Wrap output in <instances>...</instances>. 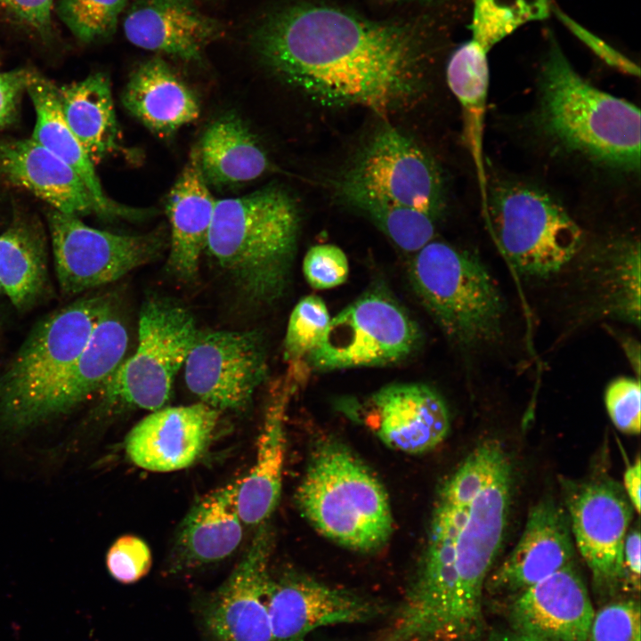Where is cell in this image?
I'll list each match as a JSON object with an SVG mask.
<instances>
[{
  "label": "cell",
  "instance_id": "cell-14",
  "mask_svg": "<svg viewBox=\"0 0 641 641\" xmlns=\"http://www.w3.org/2000/svg\"><path fill=\"white\" fill-rule=\"evenodd\" d=\"M574 545L596 589L614 594L622 575V551L634 508L623 487L608 477L563 485Z\"/></svg>",
  "mask_w": 641,
  "mask_h": 641
},
{
  "label": "cell",
  "instance_id": "cell-30",
  "mask_svg": "<svg viewBox=\"0 0 641 641\" xmlns=\"http://www.w3.org/2000/svg\"><path fill=\"white\" fill-rule=\"evenodd\" d=\"M46 242L42 223L28 214L16 215L0 234V288L20 312L50 292Z\"/></svg>",
  "mask_w": 641,
  "mask_h": 641
},
{
  "label": "cell",
  "instance_id": "cell-32",
  "mask_svg": "<svg viewBox=\"0 0 641 641\" xmlns=\"http://www.w3.org/2000/svg\"><path fill=\"white\" fill-rule=\"evenodd\" d=\"M57 93L66 123L94 165L122 149L110 82L104 73L57 86Z\"/></svg>",
  "mask_w": 641,
  "mask_h": 641
},
{
  "label": "cell",
  "instance_id": "cell-7",
  "mask_svg": "<svg viewBox=\"0 0 641 641\" xmlns=\"http://www.w3.org/2000/svg\"><path fill=\"white\" fill-rule=\"evenodd\" d=\"M408 272L415 295L450 339L478 345L499 335L503 300L475 255L431 240L414 253Z\"/></svg>",
  "mask_w": 641,
  "mask_h": 641
},
{
  "label": "cell",
  "instance_id": "cell-43",
  "mask_svg": "<svg viewBox=\"0 0 641 641\" xmlns=\"http://www.w3.org/2000/svg\"><path fill=\"white\" fill-rule=\"evenodd\" d=\"M30 73L31 71L24 69L0 72V127L13 119L20 97L26 91Z\"/></svg>",
  "mask_w": 641,
  "mask_h": 641
},
{
  "label": "cell",
  "instance_id": "cell-5",
  "mask_svg": "<svg viewBox=\"0 0 641 641\" xmlns=\"http://www.w3.org/2000/svg\"><path fill=\"white\" fill-rule=\"evenodd\" d=\"M300 512L329 540L361 552L383 547L394 527L388 495L346 446L320 442L296 491Z\"/></svg>",
  "mask_w": 641,
  "mask_h": 641
},
{
  "label": "cell",
  "instance_id": "cell-36",
  "mask_svg": "<svg viewBox=\"0 0 641 641\" xmlns=\"http://www.w3.org/2000/svg\"><path fill=\"white\" fill-rule=\"evenodd\" d=\"M127 0H58L56 13L73 36L92 43L111 36Z\"/></svg>",
  "mask_w": 641,
  "mask_h": 641
},
{
  "label": "cell",
  "instance_id": "cell-13",
  "mask_svg": "<svg viewBox=\"0 0 641 641\" xmlns=\"http://www.w3.org/2000/svg\"><path fill=\"white\" fill-rule=\"evenodd\" d=\"M272 532L256 531L242 558L215 591L199 597L194 612L205 641H271L268 594Z\"/></svg>",
  "mask_w": 641,
  "mask_h": 641
},
{
  "label": "cell",
  "instance_id": "cell-8",
  "mask_svg": "<svg viewBox=\"0 0 641 641\" xmlns=\"http://www.w3.org/2000/svg\"><path fill=\"white\" fill-rule=\"evenodd\" d=\"M485 223L502 254L527 278L556 273L582 245V231L566 210L523 183L504 182L488 190Z\"/></svg>",
  "mask_w": 641,
  "mask_h": 641
},
{
  "label": "cell",
  "instance_id": "cell-44",
  "mask_svg": "<svg viewBox=\"0 0 641 641\" xmlns=\"http://www.w3.org/2000/svg\"><path fill=\"white\" fill-rule=\"evenodd\" d=\"M16 18L43 36L51 28L54 0H4Z\"/></svg>",
  "mask_w": 641,
  "mask_h": 641
},
{
  "label": "cell",
  "instance_id": "cell-46",
  "mask_svg": "<svg viewBox=\"0 0 641 641\" xmlns=\"http://www.w3.org/2000/svg\"><path fill=\"white\" fill-rule=\"evenodd\" d=\"M640 458H637L634 464L629 466L623 475V490L630 501L634 511L640 513L641 499H640V480L641 468Z\"/></svg>",
  "mask_w": 641,
  "mask_h": 641
},
{
  "label": "cell",
  "instance_id": "cell-22",
  "mask_svg": "<svg viewBox=\"0 0 641 641\" xmlns=\"http://www.w3.org/2000/svg\"><path fill=\"white\" fill-rule=\"evenodd\" d=\"M137 47L184 61H199L205 47L223 35L221 24L193 0H135L123 23Z\"/></svg>",
  "mask_w": 641,
  "mask_h": 641
},
{
  "label": "cell",
  "instance_id": "cell-24",
  "mask_svg": "<svg viewBox=\"0 0 641 641\" xmlns=\"http://www.w3.org/2000/svg\"><path fill=\"white\" fill-rule=\"evenodd\" d=\"M0 178L77 216L96 213L78 174L32 138L0 140Z\"/></svg>",
  "mask_w": 641,
  "mask_h": 641
},
{
  "label": "cell",
  "instance_id": "cell-21",
  "mask_svg": "<svg viewBox=\"0 0 641 641\" xmlns=\"http://www.w3.org/2000/svg\"><path fill=\"white\" fill-rule=\"evenodd\" d=\"M240 478L205 494L181 523L167 571L191 573L231 556L243 538L237 507Z\"/></svg>",
  "mask_w": 641,
  "mask_h": 641
},
{
  "label": "cell",
  "instance_id": "cell-19",
  "mask_svg": "<svg viewBox=\"0 0 641 641\" xmlns=\"http://www.w3.org/2000/svg\"><path fill=\"white\" fill-rule=\"evenodd\" d=\"M220 411L198 402L151 411L128 433L126 456L135 466L153 472L189 467L213 438Z\"/></svg>",
  "mask_w": 641,
  "mask_h": 641
},
{
  "label": "cell",
  "instance_id": "cell-3",
  "mask_svg": "<svg viewBox=\"0 0 641 641\" xmlns=\"http://www.w3.org/2000/svg\"><path fill=\"white\" fill-rule=\"evenodd\" d=\"M299 230L296 200L268 186L215 201L205 250L242 297L268 306L287 289Z\"/></svg>",
  "mask_w": 641,
  "mask_h": 641
},
{
  "label": "cell",
  "instance_id": "cell-10",
  "mask_svg": "<svg viewBox=\"0 0 641 641\" xmlns=\"http://www.w3.org/2000/svg\"><path fill=\"white\" fill-rule=\"evenodd\" d=\"M417 323L382 290L367 292L334 318L306 357L315 371L381 367L404 361L420 343Z\"/></svg>",
  "mask_w": 641,
  "mask_h": 641
},
{
  "label": "cell",
  "instance_id": "cell-17",
  "mask_svg": "<svg viewBox=\"0 0 641 641\" xmlns=\"http://www.w3.org/2000/svg\"><path fill=\"white\" fill-rule=\"evenodd\" d=\"M360 407L359 418L389 448L421 454L448 435V408L432 387L400 383L382 387Z\"/></svg>",
  "mask_w": 641,
  "mask_h": 641
},
{
  "label": "cell",
  "instance_id": "cell-31",
  "mask_svg": "<svg viewBox=\"0 0 641 641\" xmlns=\"http://www.w3.org/2000/svg\"><path fill=\"white\" fill-rule=\"evenodd\" d=\"M487 53L471 39L452 53L446 69L448 85L462 109L463 139L475 166L484 218L487 217L489 188L483 154L489 88Z\"/></svg>",
  "mask_w": 641,
  "mask_h": 641
},
{
  "label": "cell",
  "instance_id": "cell-29",
  "mask_svg": "<svg viewBox=\"0 0 641 641\" xmlns=\"http://www.w3.org/2000/svg\"><path fill=\"white\" fill-rule=\"evenodd\" d=\"M125 109L152 133L168 137L199 116L194 92L161 58L142 63L122 93Z\"/></svg>",
  "mask_w": 641,
  "mask_h": 641
},
{
  "label": "cell",
  "instance_id": "cell-37",
  "mask_svg": "<svg viewBox=\"0 0 641 641\" xmlns=\"http://www.w3.org/2000/svg\"><path fill=\"white\" fill-rule=\"evenodd\" d=\"M331 317L324 301L316 295L303 297L289 316L284 340L285 356L295 366L318 346Z\"/></svg>",
  "mask_w": 641,
  "mask_h": 641
},
{
  "label": "cell",
  "instance_id": "cell-45",
  "mask_svg": "<svg viewBox=\"0 0 641 641\" xmlns=\"http://www.w3.org/2000/svg\"><path fill=\"white\" fill-rule=\"evenodd\" d=\"M621 590L635 595L640 591V531L638 524L626 535L622 551Z\"/></svg>",
  "mask_w": 641,
  "mask_h": 641
},
{
  "label": "cell",
  "instance_id": "cell-12",
  "mask_svg": "<svg viewBox=\"0 0 641 641\" xmlns=\"http://www.w3.org/2000/svg\"><path fill=\"white\" fill-rule=\"evenodd\" d=\"M337 192H354L424 211L437 218L443 183L433 158L392 126L378 129L337 183Z\"/></svg>",
  "mask_w": 641,
  "mask_h": 641
},
{
  "label": "cell",
  "instance_id": "cell-16",
  "mask_svg": "<svg viewBox=\"0 0 641 641\" xmlns=\"http://www.w3.org/2000/svg\"><path fill=\"white\" fill-rule=\"evenodd\" d=\"M385 611L377 600L296 572L271 580V641H303L319 628L369 621Z\"/></svg>",
  "mask_w": 641,
  "mask_h": 641
},
{
  "label": "cell",
  "instance_id": "cell-1",
  "mask_svg": "<svg viewBox=\"0 0 641 641\" xmlns=\"http://www.w3.org/2000/svg\"><path fill=\"white\" fill-rule=\"evenodd\" d=\"M254 43L271 71L312 99L383 116L417 97L428 60L414 25L372 20L315 3L273 12L257 28Z\"/></svg>",
  "mask_w": 641,
  "mask_h": 641
},
{
  "label": "cell",
  "instance_id": "cell-48",
  "mask_svg": "<svg viewBox=\"0 0 641 641\" xmlns=\"http://www.w3.org/2000/svg\"><path fill=\"white\" fill-rule=\"evenodd\" d=\"M0 291H1V288H0Z\"/></svg>",
  "mask_w": 641,
  "mask_h": 641
},
{
  "label": "cell",
  "instance_id": "cell-25",
  "mask_svg": "<svg viewBox=\"0 0 641 641\" xmlns=\"http://www.w3.org/2000/svg\"><path fill=\"white\" fill-rule=\"evenodd\" d=\"M294 389L292 381L280 382L268 400L255 463L240 478L237 492L238 511L244 525L257 527L267 522L279 504L286 453V415Z\"/></svg>",
  "mask_w": 641,
  "mask_h": 641
},
{
  "label": "cell",
  "instance_id": "cell-27",
  "mask_svg": "<svg viewBox=\"0 0 641 641\" xmlns=\"http://www.w3.org/2000/svg\"><path fill=\"white\" fill-rule=\"evenodd\" d=\"M26 91L36 111V124L30 138L57 156L78 174L92 196L95 214L107 218L128 219L141 218L148 215V211L122 206L106 196L93 162L63 118L57 85L31 71Z\"/></svg>",
  "mask_w": 641,
  "mask_h": 641
},
{
  "label": "cell",
  "instance_id": "cell-23",
  "mask_svg": "<svg viewBox=\"0 0 641 641\" xmlns=\"http://www.w3.org/2000/svg\"><path fill=\"white\" fill-rule=\"evenodd\" d=\"M580 286L588 314L639 326L640 244L633 238L610 240L581 262Z\"/></svg>",
  "mask_w": 641,
  "mask_h": 641
},
{
  "label": "cell",
  "instance_id": "cell-40",
  "mask_svg": "<svg viewBox=\"0 0 641 641\" xmlns=\"http://www.w3.org/2000/svg\"><path fill=\"white\" fill-rule=\"evenodd\" d=\"M303 272L308 284L315 289H328L345 282L349 263L345 252L336 245L312 247L303 260Z\"/></svg>",
  "mask_w": 641,
  "mask_h": 641
},
{
  "label": "cell",
  "instance_id": "cell-33",
  "mask_svg": "<svg viewBox=\"0 0 641 641\" xmlns=\"http://www.w3.org/2000/svg\"><path fill=\"white\" fill-rule=\"evenodd\" d=\"M196 149L204 179L218 187L255 180L269 166L267 156L254 134L234 114L214 121Z\"/></svg>",
  "mask_w": 641,
  "mask_h": 641
},
{
  "label": "cell",
  "instance_id": "cell-26",
  "mask_svg": "<svg viewBox=\"0 0 641 641\" xmlns=\"http://www.w3.org/2000/svg\"><path fill=\"white\" fill-rule=\"evenodd\" d=\"M215 201L202 174L195 147L166 205L171 232L167 268L182 281L191 282L198 276Z\"/></svg>",
  "mask_w": 641,
  "mask_h": 641
},
{
  "label": "cell",
  "instance_id": "cell-20",
  "mask_svg": "<svg viewBox=\"0 0 641 641\" xmlns=\"http://www.w3.org/2000/svg\"><path fill=\"white\" fill-rule=\"evenodd\" d=\"M512 597L511 629L546 641H588L595 611L574 563Z\"/></svg>",
  "mask_w": 641,
  "mask_h": 641
},
{
  "label": "cell",
  "instance_id": "cell-28",
  "mask_svg": "<svg viewBox=\"0 0 641 641\" xmlns=\"http://www.w3.org/2000/svg\"><path fill=\"white\" fill-rule=\"evenodd\" d=\"M128 344L127 328L112 304L49 396L41 423L70 411L97 393L126 358Z\"/></svg>",
  "mask_w": 641,
  "mask_h": 641
},
{
  "label": "cell",
  "instance_id": "cell-47",
  "mask_svg": "<svg viewBox=\"0 0 641 641\" xmlns=\"http://www.w3.org/2000/svg\"><path fill=\"white\" fill-rule=\"evenodd\" d=\"M485 641H546L538 637L523 633L511 628L491 631Z\"/></svg>",
  "mask_w": 641,
  "mask_h": 641
},
{
  "label": "cell",
  "instance_id": "cell-15",
  "mask_svg": "<svg viewBox=\"0 0 641 641\" xmlns=\"http://www.w3.org/2000/svg\"><path fill=\"white\" fill-rule=\"evenodd\" d=\"M183 368L200 402L220 412L242 411L267 377L264 338L256 330L199 331Z\"/></svg>",
  "mask_w": 641,
  "mask_h": 641
},
{
  "label": "cell",
  "instance_id": "cell-35",
  "mask_svg": "<svg viewBox=\"0 0 641 641\" xmlns=\"http://www.w3.org/2000/svg\"><path fill=\"white\" fill-rule=\"evenodd\" d=\"M473 38L487 52L522 24L548 14V0H474Z\"/></svg>",
  "mask_w": 641,
  "mask_h": 641
},
{
  "label": "cell",
  "instance_id": "cell-41",
  "mask_svg": "<svg viewBox=\"0 0 641 641\" xmlns=\"http://www.w3.org/2000/svg\"><path fill=\"white\" fill-rule=\"evenodd\" d=\"M641 390L638 378L620 377L604 392V403L613 425L625 434L640 433Z\"/></svg>",
  "mask_w": 641,
  "mask_h": 641
},
{
  "label": "cell",
  "instance_id": "cell-18",
  "mask_svg": "<svg viewBox=\"0 0 641 641\" xmlns=\"http://www.w3.org/2000/svg\"><path fill=\"white\" fill-rule=\"evenodd\" d=\"M574 548L566 510L551 498L542 499L529 511L515 547L488 575L484 589L514 596L574 563Z\"/></svg>",
  "mask_w": 641,
  "mask_h": 641
},
{
  "label": "cell",
  "instance_id": "cell-4",
  "mask_svg": "<svg viewBox=\"0 0 641 641\" xmlns=\"http://www.w3.org/2000/svg\"><path fill=\"white\" fill-rule=\"evenodd\" d=\"M540 117L567 149L613 167L639 169V109L582 78L552 35L540 72Z\"/></svg>",
  "mask_w": 641,
  "mask_h": 641
},
{
  "label": "cell",
  "instance_id": "cell-6",
  "mask_svg": "<svg viewBox=\"0 0 641 641\" xmlns=\"http://www.w3.org/2000/svg\"><path fill=\"white\" fill-rule=\"evenodd\" d=\"M112 304L107 295L85 296L38 321L0 375L4 425L22 430L41 423L49 396Z\"/></svg>",
  "mask_w": 641,
  "mask_h": 641
},
{
  "label": "cell",
  "instance_id": "cell-9",
  "mask_svg": "<svg viewBox=\"0 0 641 641\" xmlns=\"http://www.w3.org/2000/svg\"><path fill=\"white\" fill-rule=\"evenodd\" d=\"M199 333L193 315L183 305L164 297L146 299L140 312L135 352L97 392L100 406L113 411L165 407Z\"/></svg>",
  "mask_w": 641,
  "mask_h": 641
},
{
  "label": "cell",
  "instance_id": "cell-11",
  "mask_svg": "<svg viewBox=\"0 0 641 641\" xmlns=\"http://www.w3.org/2000/svg\"><path fill=\"white\" fill-rule=\"evenodd\" d=\"M46 220L56 278L65 296L116 281L153 260L167 243L164 228L140 235L118 234L52 207Z\"/></svg>",
  "mask_w": 641,
  "mask_h": 641
},
{
  "label": "cell",
  "instance_id": "cell-2",
  "mask_svg": "<svg viewBox=\"0 0 641 641\" xmlns=\"http://www.w3.org/2000/svg\"><path fill=\"white\" fill-rule=\"evenodd\" d=\"M512 491V464L503 451L475 494L444 484L436 499L424 554L454 569L458 641L483 635L484 585L506 533Z\"/></svg>",
  "mask_w": 641,
  "mask_h": 641
},
{
  "label": "cell",
  "instance_id": "cell-34",
  "mask_svg": "<svg viewBox=\"0 0 641 641\" xmlns=\"http://www.w3.org/2000/svg\"><path fill=\"white\" fill-rule=\"evenodd\" d=\"M337 194L346 206L361 214L405 252L415 253L434 239L437 218L424 211L354 192Z\"/></svg>",
  "mask_w": 641,
  "mask_h": 641
},
{
  "label": "cell",
  "instance_id": "cell-39",
  "mask_svg": "<svg viewBox=\"0 0 641 641\" xmlns=\"http://www.w3.org/2000/svg\"><path fill=\"white\" fill-rule=\"evenodd\" d=\"M151 562L148 545L134 535L119 537L106 556L110 574L123 584H132L144 577L150 569Z\"/></svg>",
  "mask_w": 641,
  "mask_h": 641
},
{
  "label": "cell",
  "instance_id": "cell-38",
  "mask_svg": "<svg viewBox=\"0 0 641 641\" xmlns=\"http://www.w3.org/2000/svg\"><path fill=\"white\" fill-rule=\"evenodd\" d=\"M640 630L639 601L614 600L595 612L588 641H640Z\"/></svg>",
  "mask_w": 641,
  "mask_h": 641
},
{
  "label": "cell",
  "instance_id": "cell-42",
  "mask_svg": "<svg viewBox=\"0 0 641 641\" xmlns=\"http://www.w3.org/2000/svg\"><path fill=\"white\" fill-rule=\"evenodd\" d=\"M554 11L559 20L606 64L627 75L639 77L640 70L638 66L629 59L612 48L602 39L576 23L558 9H555Z\"/></svg>",
  "mask_w": 641,
  "mask_h": 641
}]
</instances>
